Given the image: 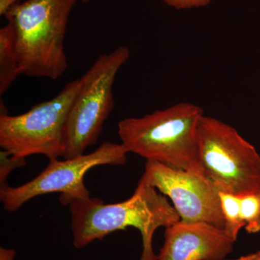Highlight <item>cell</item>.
I'll list each match as a JSON object with an SVG mask.
<instances>
[{"instance_id":"cell-1","label":"cell","mask_w":260,"mask_h":260,"mask_svg":"<svg viewBox=\"0 0 260 260\" xmlns=\"http://www.w3.org/2000/svg\"><path fill=\"white\" fill-rule=\"evenodd\" d=\"M71 215L73 243L82 249L111 233L134 227L141 234L143 250L139 260H157L153 237L160 227H169L180 221L179 213L165 195L158 192L141 177L134 194L129 199L105 204L90 197L72 200L67 203Z\"/></svg>"},{"instance_id":"cell-2","label":"cell","mask_w":260,"mask_h":260,"mask_svg":"<svg viewBox=\"0 0 260 260\" xmlns=\"http://www.w3.org/2000/svg\"><path fill=\"white\" fill-rule=\"evenodd\" d=\"M203 115L198 106L179 103L143 117L122 119L118 124V135L127 153L205 176L198 138Z\"/></svg>"},{"instance_id":"cell-3","label":"cell","mask_w":260,"mask_h":260,"mask_svg":"<svg viewBox=\"0 0 260 260\" xmlns=\"http://www.w3.org/2000/svg\"><path fill=\"white\" fill-rule=\"evenodd\" d=\"M78 0H26L5 15L13 25L23 75L56 80L68 68L65 34Z\"/></svg>"},{"instance_id":"cell-4","label":"cell","mask_w":260,"mask_h":260,"mask_svg":"<svg viewBox=\"0 0 260 260\" xmlns=\"http://www.w3.org/2000/svg\"><path fill=\"white\" fill-rule=\"evenodd\" d=\"M80 85V78L70 82L51 100L19 115H10L3 105L0 115L2 149L17 158L37 154L49 160L64 157L65 127Z\"/></svg>"},{"instance_id":"cell-5","label":"cell","mask_w":260,"mask_h":260,"mask_svg":"<svg viewBox=\"0 0 260 260\" xmlns=\"http://www.w3.org/2000/svg\"><path fill=\"white\" fill-rule=\"evenodd\" d=\"M198 138L202 167L219 191L238 196L259 192V155L237 130L203 115Z\"/></svg>"},{"instance_id":"cell-6","label":"cell","mask_w":260,"mask_h":260,"mask_svg":"<svg viewBox=\"0 0 260 260\" xmlns=\"http://www.w3.org/2000/svg\"><path fill=\"white\" fill-rule=\"evenodd\" d=\"M129 48L120 46L99 56L82 77L79 91L65 127V159L85 154L97 144L103 126L114 109L113 85L117 73L129 59Z\"/></svg>"},{"instance_id":"cell-7","label":"cell","mask_w":260,"mask_h":260,"mask_svg":"<svg viewBox=\"0 0 260 260\" xmlns=\"http://www.w3.org/2000/svg\"><path fill=\"white\" fill-rule=\"evenodd\" d=\"M127 151L123 145L105 142L91 153L75 158L49 160L46 169L23 185L0 187V199L5 210L17 211L29 200L40 195L59 192V201L66 205L72 200L89 198L84 177L90 169L102 165L123 166Z\"/></svg>"},{"instance_id":"cell-8","label":"cell","mask_w":260,"mask_h":260,"mask_svg":"<svg viewBox=\"0 0 260 260\" xmlns=\"http://www.w3.org/2000/svg\"><path fill=\"white\" fill-rule=\"evenodd\" d=\"M142 177L172 200L181 221L205 222L223 229L220 191L205 176L147 160Z\"/></svg>"},{"instance_id":"cell-9","label":"cell","mask_w":260,"mask_h":260,"mask_svg":"<svg viewBox=\"0 0 260 260\" xmlns=\"http://www.w3.org/2000/svg\"><path fill=\"white\" fill-rule=\"evenodd\" d=\"M234 243L223 229L212 224L180 220L166 228L157 260H223Z\"/></svg>"},{"instance_id":"cell-10","label":"cell","mask_w":260,"mask_h":260,"mask_svg":"<svg viewBox=\"0 0 260 260\" xmlns=\"http://www.w3.org/2000/svg\"><path fill=\"white\" fill-rule=\"evenodd\" d=\"M22 75L15 47L14 28L8 23L0 29V95L6 93Z\"/></svg>"},{"instance_id":"cell-11","label":"cell","mask_w":260,"mask_h":260,"mask_svg":"<svg viewBox=\"0 0 260 260\" xmlns=\"http://www.w3.org/2000/svg\"><path fill=\"white\" fill-rule=\"evenodd\" d=\"M220 198L224 218L223 230L236 242L239 231L245 225L241 211L240 196L220 191Z\"/></svg>"},{"instance_id":"cell-12","label":"cell","mask_w":260,"mask_h":260,"mask_svg":"<svg viewBox=\"0 0 260 260\" xmlns=\"http://www.w3.org/2000/svg\"><path fill=\"white\" fill-rule=\"evenodd\" d=\"M241 211L244 228L249 234L260 232V191L240 196Z\"/></svg>"},{"instance_id":"cell-13","label":"cell","mask_w":260,"mask_h":260,"mask_svg":"<svg viewBox=\"0 0 260 260\" xmlns=\"http://www.w3.org/2000/svg\"><path fill=\"white\" fill-rule=\"evenodd\" d=\"M0 187L7 185V180L12 171L26 165L25 158H17L5 150L0 151Z\"/></svg>"},{"instance_id":"cell-14","label":"cell","mask_w":260,"mask_h":260,"mask_svg":"<svg viewBox=\"0 0 260 260\" xmlns=\"http://www.w3.org/2000/svg\"><path fill=\"white\" fill-rule=\"evenodd\" d=\"M169 7L177 10L204 8L210 4L212 0H160Z\"/></svg>"},{"instance_id":"cell-15","label":"cell","mask_w":260,"mask_h":260,"mask_svg":"<svg viewBox=\"0 0 260 260\" xmlns=\"http://www.w3.org/2000/svg\"><path fill=\"white\" fill-rule=\"evenodd\" d=\"M21 0H0V15H5L10 8L19 4Z\"/></svg>"},{"instance_id":"cell-16","label":"cell","mask_w":260,"mask_h":260,"mask_svg":"<svg viewBox=\"0 0 260 260\" xmlns=\"http://www.w3.org/2000/svg\"><path fill=\"white\" fill-rule=\"evenodd\" d=\"M16 251L14 249L0 248V260H14Z\"/></svg>"},{"instance_id":"cell-17","label":"cell","mask_w":260,"mask_h":260,"mask_svg":"<svg viewBox=\"0 0 260 260\" xmlns=\"http://www.w3.org/2000/svg\"><path fill=\"white\" fill-rule=\"evenodd\" d=\"M232 260H257V254H256V253L247 254V255L240 256V257L237 258V259Z\"/></svg>"},{"instance_id":"cell-18","label":"cell","mask_w":260,"mask_h":260,"mask_svg":"<svg viewBox=\"0 0 260 260\" xmlns=\"http://www.w3.org/2000/svg\"><path fill=\"white\" fill-rule=\"evenodd\" d=\"M256 254H257V260H260V250L256 252Z\"/></svg>"},{"instance_id":"cell-19","label":"cell","mask_w":260,"mask_h":260,"mask_svg":"<svg viewBox=\"0 0 260 260\" xmlns=\"http://www.w3.org/2000/svg\"><path fill=\"white\" fill-rule=\"evenodd\" d=\"M82 2H83V3H86V2L89 1V0H81Z\"/></svg>"}]
</instances>
